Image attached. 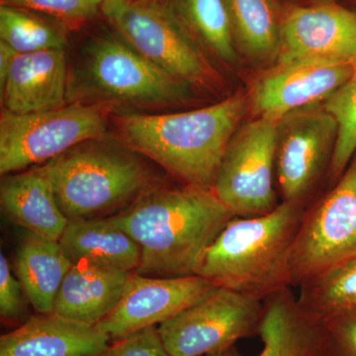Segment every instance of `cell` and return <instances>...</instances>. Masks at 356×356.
<instances>
[{
  "label": "cell",
  "mask_w": 356,
  "mask_h": 356,
  "mask_svg": "<svg viewBox=\"0 0 356 356\" xmlns=\"http://www.w3.org/2000/svg\"><path fill=\"white\" fill-rule=\"evenodd\" d=\"M264 302L216 287L158 327L172 356H206L259 334Z\"/></svg>",
  "instance_id": "30bf717a"
},
{
  "label": "cell",
  "mask_w": 356,
  "mask_h": 356,
  "mask_svg": "<svg viewBox=\"0 0 356 356\" xmlns=\"http://www.w3.org/2000/svg\"><path fill=\"white\" fill-rule=\"evenodd\" d=\"M111 341L97 327L38 314L0 337V356H104Z\"/></svg>",
  "instance_id": "2e32d148"
},
{
  "label": "cell",
  "mask_w": 356,
  "mask_h": 356,
  "mask_svg": "<svg viewBox=\"0 0 356 356\" xmlns=\"http://www.w3.org/2000/svg\"><path fill=\"white\" fill-rule=\"evenodd\" d=\"M323 103L337 125L336 147L327 175L332 187L346 172L356 153V67L350 79Z\"/></svg>",
  "instance_id": "484cf974"
},
{
  "label": "cell",
  "mask_w": 356,
  "mask_h": 356,
  "mask_svg": "<svg viewBox=\"0 0 356 356\" xmlns=\"http://www.w3.org/2000/svg\"><path fill=\"white\" fill-rule=\"evenodd\" d=\"M79 74L84 95L113 106H172L186 99L191 86L147 60L117 32L89 40Z\"/></svg>",
  "instance_id": "5b68a950"
},
{
  "label": "cell",
  "mask_w": 356,
  "mask_h": 356,
  "mask_svg": "<svg viewBox=\"0 0 356 356\" xmlns=\"http://www.w3.org/2000/svg\"><path fill=\"white\" fill-rule=\"evenodd\" d=\"M189 32L222 62L238 58L226 0H170L168 2Z\"/></svg>",
  "instance_id": "603a6c76"
},
{
  "label": "cell",
  "mask_w": 356,
  "mask_h": 356,
  "mask_svg": "<svg viewBox=\"0 0 356 356\" xmlns=\"http://www.w3.org/2000/svg\"><path fill=\"white\" fill-rule=\"evenodd\" d=\"M38 166L70 222L113 216L159 185L140 154L107 138Z\"/></svg>",
  "instance_id": "277c9868"
},
{
  "label": "cell",
  "mask_w": 356,
  "mask_h": 356,
  "mask_svg": "<svg viewBox=\"0 0 356 356\" xmlns=\"http://www.w3.org/2000/svg\"><path fill=\"white\" fill-rule=\"evenodd\" d=\"M0 41L18 54L65 49L64 26L44 19L35 11L1 3Z\"/></svg>",
  "instance_id": "d4e9b609"
},
{
  "label": "cell",
  "mask_w": 356,
  "mask_h": 356,
  "mask_svg": "<svg viewBox=\"0 0 356 356\" xmlns=\"http://www.w3.org/2000/svg\"><path fill=\"white\" fill-rule=\"evenodd\" d=\"M355 62L297 60L276 64L248 95L255 118L280 120L299 108L324 102L355 72Z\"/></svg>",
  "instance_id": "4fadbf2b"
},
{
  "label": "cell",
  "mask_w": 356,
  "mask_h": 356,
  "mask_svg": "<svg viewBox=\"0 0 356 356\" xmlns=\"http://www.w3.org/2000/svg\"><path fill=\"white\" fill-rule=\"evenodd\" d=\"M132 273L74 264L58 293L53 313L97 327L118 306Z\"/></svg>",
  "instance_id": "e0dca14e"
},
{
  "label": "cell",
  "mask_w": 356,
  "mask_h": 356,
  "mask_svg": "<svg viewBox=\"0 0 356 356\" xmlns=\"http://www.w3.org/2000/svg\"><path fill=\"white\" fill-rule=\"evenodd\" d=\"M16 273L38 314H51L65 276L74 264L58 241L26 232L16 257Z\"/></svg>",
  "instance_id": "44dd1931"
},
{
  "label": "cell",
  "mask_w": 356,
  "mask_h": 356,
  "mask_svg": "<svg viewBox=\"0 0 356 356\" xmlns=\"http://www.w3.org/2000/svg\"><path fill=\"white\" fill-rule=\"evenodd\" d=\"M104 356H172L159 329L149 327L110 343Z\"/></svg>",
  "instance_id": "f546056e"
},
{
  "label": "cell",
  "mask_w": 356,
  "mask_h": 356,
  "mask_svg": "<svg viewBox=\"0 0 356 356\" xmlns=\"http://www.w3.org/2000/svg\"><path fill=\"white\" fill-rule=\"evenodd\" d=\"M26 293L19 280L11 273L10 266L3 252L0 254V318L2 323L17 327L28 318ZM27 297V296H26Z\"/></svg>",
  "instance_id": "f1b7e54d"
},
{
  "label": "cell",
  "mask_w": 356,
  "mask_h": 356,
  "mask_svg": "<svg viewBox=\"0 0 356 356\" xmlns=\"http://www.w3.org/2000/svg\"><path fill=\"white\" fill-rule=\"evenodd\" d=\"M257 356H318L320 323L300 308L297 295L288 287L264 301Z\"/></svg>",
  "instance_id": "ffe728a7"
},
{
  "label": "cell",
  "mask_w": 356,
  "mask_h": 356,
  "mask_svg": "<svg viewBox=\"0 0 356 356\" xmlns=\"http://www.w3.org/2000/svg\"><path fill=\"white\" fill-rule=\"evenodd\" d=\"M355 62L356 13L336 4L296 7L283 15L276 64Z\"/></svg>",
  "instance_id": "5bb4252c"
},
{
  "label": "cell",
  "mask_w": 356,
  "mask_h": 356,
  "mask_svg": "<svg viewBox=\"0 0 356 356\" xmlns=\"http://www.w3.org/2000/svg\"><path fill=\"white\" fill-rule=\"evenodd\" d=\"M216 287L200 275L152 277L132 273L118 306L97 327L111 341L123 339L163 324Z\"/></svg>",
  "instance_id": "7c38bea8"
},
{
  "label": "cell",
  "mask_w": 356,
  "mask_h": 356,
  "mask_svg": "<svg viewBox=\"0 0 356 356\" xmlns=\"http://www.w3.org/2000/svg\"><path fill=\"white\" fill-rule=\"evenodd\" d=\"M0 203L11 221L44 238L60 241L69 225L40 166L4 175Z\"/></svg>",
  "instance_id": "ac0fdd59"
},
{
  "label": "cell",
  "mask_w": 356,
  "mask_h": 356,
  "mask_svg": "<svg viewBox=\"0 0 356 356\" xmlns=\"http://www.w3.org/2000/svg\"><path fill=\"white\" fill-rule=\"evenodd\" d=\"M337 125L316 103L294 110L277 123L275 180L281 202L307 208L323 177L329 175Z\"/></svg>",
  "instance_id": "8fae6325"
},
{
  "label": "cell",
  "mask_w": 356,
  "mask_h": 356,
  "mask_svg": "<svg viewBox=\"0 0 356 356\" xmlns=\"http://www.w3.org/2000/svg\"><path fill=\"white\" fill-rule=\"evenodd\" d=\"M305 209L280 202L268 214L234 217L206 250L196 275L261 302L291 287L290 261Z\"/></svg>",
  "instance_id": "3957f363"
},
{
  "label": "cell",
  "mask_w": 356,
  "mask_h": 356,
  "mask_svg": "<svg viewBox=\"0 0 356 356\" xmlns=\"http://www.w3.org/2000/svg\"><path fill=\"white\" fill-rule=\"evenodd\" d=\"M318 356H356V309L320 323Z\"/></svg>",
  "instance_id": "4316f807"
},
{
  "label": "cell",
  "mask_w": 356,
  "mask_h": 356,
  "mask_svg": "<svg viewBox=\"0 0 356 356\" xmlns=\"http://www.w3.org/2000/svg\"><path fill=\"white\" fill-rule=\"evenodd\" d=\"M70 89L65 49L17 54L0 88L3 110L30 114L65 105Z\"/></svg>",
  "instance_id": "9a60e30c"
},
{
  "label": "cell",
  "mask_w": 356,
  "mask_h": 356,
  "mask_svg": "<svg viewBox=\"0 0 356 356\" xmlns=\"http://www.w3.org/2000/svg\"><path fill=\"white\" fill-rule=\"evenodd\" d=\"M250 106L242 92L178 113L117 115L119 142L186 185L213 189L229 140Z\"/></svg>",
  "instance_id": "7a4b0ae2"
},
{
  "label": "cell",
  "mask_w": 356,
  "mask_h": 356,
  "mask_svg": "<svg viewBox=\"0 0 356 356\" xmlns=\"http://www.w3.org/2000/svg\"><path fill=\"white\" fill-rule=\"evenodd\" d=\"M104 0H1L28 10L50 15L65 22H83L102 14Z\"/></svg>",
  "instance_id": "83f0119b"
},
{
  "label": "cell",
  "mask_w": 356,
  "mask_h": 356,
  "mask_svg": "<svg viewBox=\"0 0 356 356\" xmlns=\"http://www.w3.org/2000/svg\"><path fill=\"white\" fill-rule=\"evenodd\" d=\"M17 54L10 46L0 41V88L6 83L9 70Z\"/></svg>",
  "instance_id": "4dcf8cb0"
},
{
  "label": "cell",
  "mask_w": 356,
  "mask_h": 356,
  "mask_svg": "<svg viewBox=\"0 0 356 356\" xmlns=\"http://www.w3.org/2000/svg\"><path fill=\"white\" fill-rule=\"evenodd\" d=\"M102 14L147 60L191 86L210 88L214 69L168 2L104 0Z\"/></svg>",
  "instance_id": "8992f818"
},
{
  "label": "cell",
  "mask_w": 356,
  "mask_h": 356,
  "mask_svg": "<svg viewBox=\"0 0 356 356\" xmlns=\"http://www.w3.org/2000/svg\"><path fill=\"white\" fill-rule=\"evenodd\" d=\"M58 242L74 266L126 273H137L140 267V245L108 218L70 221Z\"/></svg>",
  "instance_id": "d6986e66"
},
{
  "label": "cell",
  "mask_w": 356,
  "mask_h": 356,
  "mask_svg": "<svg viewBox=\"0 0 356 356\" xmlns=\"http://www.w3.org/2000/svg\"><path fill=\"white\" fill-rule=\"evenodd\" d=\"M113 105L77 102L30 114L0 115L2 177L48 163L86 140L107 138Z\"/></svg>",
  "instance_id": "52a82bcc"
},
{
  "label": "cell",
  "mask_w": 356,
  "mask_h": 356,
  "mask_svg": "<svg viewBox=\"0 0 356 356\" xmlns=\"http://www.w3.org/2000/svg\"><path fill=\"white\" fill-rule=\"evenodd\" d=\"M356 259V153L323 197L304 211L290 261L291 288Z\"/></svg>",
  "instance_id": "ba28073f"
},
{
  "label": "cell",
  "mask_w": 356,
  "mask_h": 356,
  "mask_svg": "<svg viewBox=\"0 0 356 356\" xmlns=\"http://www.w3.org/2000/svg\"><path fill=\"white\" fill-rule=\"evenodd\" d=\"M206 356H243L242 353L238 351L236 346L229 348V350L221 351V353H213V355H208Z\"/></svg>",
  "instance_id": "1f68e13d"
},
{
  "label": "cell",
  "mask_w": 356,
  "mask_h": 356,
  "mask_svg": "<svg viewBox=\"0 0 356 356\" xmlns=\"http://www.w3.org/2000/svg\"><path fill=\"white\" fill-rule=\"evenodd\" d=\"M302 311L321 323L356 309V259L332 267L298 288Z\"/></svg>",
  "instance_id": "cb8c5ba5"
},
{
  "label": "cell",
  "mask_w": 356,
  "mask_h": 356,
  "mask_svg": "<svg viewBox=\"0 0 356 356\" xmlns=\"http://www.w3.org/2000/svg\"><path fill=\"white\" fill-rule=\"evenodd\" d=\"M226 3L236 49L252 60L276 63L283 16L275 0H226Z\"/></svg>",
  "instance_id": "7402d4cb"
},
{
  "label": "cell",
  "mask_w": 356,
  "mask_h": 356,
  "mask_svg": "<svg viewBox=\"0 0 356 356\" xmlns=\"http://www.w3.org/2000/svg\"><path fill=\"white\" fill-rule=\"evenodd\" d=\"M236 217L213 189L161 184L107 217L140 245L138 274L196 275L204 254Z\"/></svg>",
  "instance_id": "6da1fadb"
},
{
  "label": "cell",
  "mask_w": 356,
  "mask_h": 356,
  "mask_svg": "<svg viewBox=\"0 0 356 356\" xmlns=\"http://www.w3.org/2000/svg\"><path fill=\"white\" fill-rule=\"evenodd\" d=\"M278 121L254 118L242 124L226 147L213 191L236 217L261 216L280 204L275 180Z\"/></svg>",
  "instance_id": "9c48e42d"
}]
</instances>
